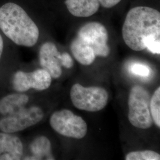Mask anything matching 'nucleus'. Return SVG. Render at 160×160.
Wrapping results in <instances>:
<instances>
[{"label":"nucleus","mask_w":160,"mask_h":160,"mask_svg":"<svg viewBox=\"0 0 160 160\" xmlns=\"http://www.w3.org/2000/svg\"><path fill=\"white\" fill-rule=\"evenodd\" d=\"M123 39L132 50L145 49L143 40L150 36H160V13L154 8L139 6L128 12L122 28Z\"/></svg>","instance_id":"f257e3e1"},{"label":"nucleus","mask_w":160,"mask_h":160,"mask_svg":"<svg viewBox=\"0 0 160 160\" xmlns=\"http://www.w3.org/2000/svg\"><path fill=\"white\" fill-rule=\"evenodd\" d=\"M108 38L107 29L102 24L96 22L86 23L72 40L71 51L79 63L90 65L96 57H107L110 54Z\"/></svg>","instance_id":"f03ea898"},{"label":"nucleus","mask_w":160,"mask_h":160,"mask_svg":"<svg viewBox=\"0 0 160 160\" xmlns=\"http://www.w3.org/2000/svg\"><path fill=\"white\" fill-rule=\"evenodd\" d=\"M0 29L19 46L32 47L37 43L38 26L21 7L8 2L0 7Z\"/></svg>","instance_id":"7ed1b4c3"},{"label":"nucleus","mask_w":160,"mask_h":160,"mask_svg":"<svg viewBox=\"0 0 160 160\" xmlns=\"http://www.w3.org/2000/svg\"><path fill=\"white\" fill-rule=\"evenodd\" d=\"M150 100L149 92L143 87L135 86L132 88L128 98V119L133 126L146 129L152 125Z\"/></svg>","instance_id":"20e7f679"},{"label":"nucleus","mask_w":160,"mask_h":160,"mask_svg":"<svg viewBox=\"0 0 160 160\" xmlns=\"http://www.w3.org/2000/svg\"><path fill=\"white\" fill-rule=\"evenodd\" d=\"M70 97L76 108L87 112H96L106 106L109 94L102 87H84L77 83L71 87Z\"/></svg>","instance_id":"39448f33"},{"label":"nucleus","mask_w":160,"mask_h":160,"mask_svg":"<svg viewBox=\"0 0 160 160\" xmlns=\"http://www.w3.org/2000/svg\"><path fill=\"white\" fill-rule=\"evenodd\" d=\"M49 122L52 129L63 137L80 139L87 132V125L84 120L68 109L54 112Z\"/></svg>","instance_id":"423d86ee"},{"label":"nucleus","mask_w":160,"mask_h":160,"mask_svg":"<svg viewBox=\"0 0 160 160\" xmlns=\"http://www.w3.org/2000/svg\"><path fill=\"white\" fill-rule=\"evenodd\" d=\"M43 112L38 106L23 108L17 112L6 116L0 120V130L7 133L23 131L35 125L43 118Z\"/></svg>","instance_id":"0eeeda50"},{"label":"nucleus","mask_w":160,"mask_h":160,"mask_svg":"<svg viewBox=\"0 0 160 160\" xmlns=\"http://www.w3.org/2000/svg\"><path fill=\"white\" fill-rule=\"evenodd\" d=\"M51 82L49 72L43 69H38L32 72L18 71L14 75L12 86L18 92H27L30 88L43 91L48 88Z\"/></svg>","instance_id":"6e6552de"},{"label":"nucleus","mask_w":160,"mask_h":160,"mask_svg":"<svg viewBox=\"0 0 160 160\" xmlns=\"http://www.w3.org/2000/svg\"><path fill=\"white\" fill-rule=\"evenodd\" d=\"M39 62L42 69L46 70L53 78H58L62 75L61 53L52 42L43 43L39 50Z\"/></svg>","instance_id":"1a4fd4ad"},{"label":"nucleus","mask_w":160,"mask_h":160,"mask_svg":"<svg viewBox=\"0 0 160 160\" xmlns=\"http://www.w3.org/2000/svg\"><path fill=\"white\" fill-rule=\"evenodd\" d=\"M23 154V143L19 138L0 132V160H20Z\"/></svg>","instance_id":"9d476101"},{"label":"nucleus","mask_w":160,"mask_h":160,"mask_svg":"<svg viewBox=\"0 0 160 160\" xmlns=\"http://www.w3.org/2000/svg\"><path fill=\"white\" fill-rule=\"evenodd\" d=\"M65 4L69 12L78 17L92 16L100 6L98 0H66Z\"/></svg>","instance_id":"9b49d317"},{"label":"nucleus","mask_w":160,"mask_h":160,"mask_svg":"<svg viewBox=\"0 0 160 160\" xmlns=\"http://www.w3.org/2000/svg\"><path fill=\"white\" fill-rule=\"evenodd\" d=\"M29 98L24 94H12L0 100V113L4 115L13 114L23 109L29 102Z\"/></svg>","instance_id":"f8f14e48"},{"label":"nucleus","mask_w":160,"mask_h":160,"mask_svg":"<svg viewBox=\"0 0 160 160\" xmlns=\"http://www.w3.org/2000/svg\"><path fill=\"white\" fill-rule=\"evenodd\" d=\"M30 149L33 155L29 160H54L51 153V143L45 137L36 138L30 144Z\"/></svg>","instance_id":"ddd939ff"},{"label":"nucleus","mask_w":160,"mask_h":160,"mask_svg":"<svg viewBox=\"0 0 160 160\" xmlns=\"http://www.w3.org/2000/svg\"><path fill=\"white\" fill-rule=\"evenodd\" d=\"M150 112L156 126L160 127V87H158L152 97L149 103Z\"/></svg>","instance_id":"4468645a"},{"label":"nucleus","mask_w":160,"mask_h":160,"mask_svg":"<svg viewBox=\"0 0 160 160\" xmlns=\"http://www.w3.org/2000/svg\"><path fill=\"white\" fill-rule=\"evenodd\" d=\"M126 160H160V155L151 150L138 151L129 152L125 157Z\"/></svg>","instance_id":"2eb2a0df"},{"label":"nucleus","mask_w":160,"mask_h":160,"mask_svg":"<svg viewBox=\"0 0 160 160\" xmlns=\"http://www.w3.org/2000/svg\"><path fill=\"white\" fill-rule=\"evenodd\" d=\"M129 71L132 74L144 78L148 77L151 73V70L148 65L138 62L131 64L129 67Z\"/></svg>","instance_id":"dca6fc26"},{"label":"nucleus","mask_w":160,"mask_h":160,"mask_svg":"<svg viewBox=\"0 0 160 160\" xmlns=\"http://www.w3.org/2000/svg\"><path fill=\"white\" fill-rule=\"evenodd\" d=\"M61 63L62 66L64 67L65 68H71L74 65L72 58L67 52L61 53Z\"/></svg>","instance_id":"f3484780"},{"label":"nucleus","mask_w":160,"mask_h":160,"mask_svg":"<svg viewBox=\"0 0 160 160\" xmlns=\"http://www.w3.org/2000/svg\"><path fill=\"white\" fill-rule=\"evenodd\" d=\"M120 1L121 0H98L100 4L106 8H112L119 4Z\"/></svg>","instance_id":"a211bd4d"},{"label":"nucleus","mask_w":160,"mask_h":160,"mask_svg":"<svg viewBox=\"0 0 160 160\" xmlns=\"http://www.w3.org/2000/svg\"><path fill=\"white\" fill-rule=\"evenodd\" d=\"M3 47H4L3 40H2V36L0 34V58H1L2 53V51H3Z\"/></svg>","instance_id":"6ab92c4d"}]
</instances>
